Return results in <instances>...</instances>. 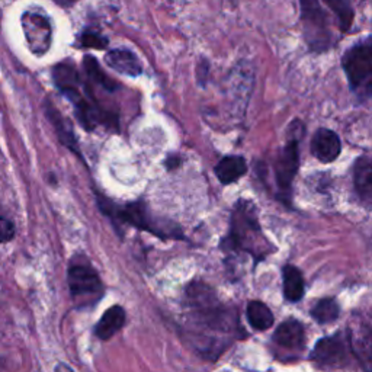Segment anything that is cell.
Here are the masks:
<instances>
[{
	"mask_svg": "<svg viewBox=\"0 0 372 372\" xmlns=\"http://www.w3.org/2000/svg\"><path fill=\"white\" fill-rule=\"evenodd\" d=\"M339 304L333 298H324L317 301V304L312 310V316L322 324L334 322L339 317Z\"/></svg>",
	"mask_w": 372,
	"mask_h": 372,
	"instance_id": "ffe728a7",
	"label": "cell"
},
{
	"mask_svg": "<svg viewBox=\"0 0 372 372\" xmlns=\"http://www.w3.org/2000/svg\"><path fill=\"white\" fill-rule=\"evenodd\" d=\"M15 237V224L5 219V217H0V243H8Z\"/></svg>",
	"mask_w": 372,
	"mask_h": 372,
	"instance_id": "603a6c76",
	"label": "cell"
},
{
	"mask_svg": "<svg viewBox=\"0 0 372 372\" xmlns=\"http://www.w3.org/2000/svg\"><path fill=\"white\" fill-rule=\"evenodd\" d=\"M247 170L246 160L240 156H227L215 168V175L221 183L229 185L241 177Z\"/></svg>",
	"mask_w": 372,
	"mask_h": 372,
	"instance_id": "9a60e30c",
	"label": "cell"
},
{
	"mask_svg": "<svg viewBox=\"0 0 372 372\" xmlns=\"http://www.w3.org/2000/svg\"><path fill=\"white\" fill-rule=\"evenodd\" d=\"M247 319L253 329L268 330L273 324V314L269 307L261 301H252L247 305Z\"/></svg>",
	"mask_w": 372,
	"mask_h": 372,
	"instance_id": "ac0fdd59",
	"label": "cell"
},
{
	"mask_svg": "<svg viewBox=\"0 0 372 372\" xmlns=\"http://www.w3.org/2000/svg\"><path fill=\"white\" fill-rule=\"evenodd\" d=\"M355 190L362 204L372 209V160L359 158L354 169Z\"/></svg>",
	"mask_w": 372,
	"mask_h": 372,
	"instance_id": "7c38bea8",
	"label": "cell"
},
{
	"mask_svg": "<svg viewBox=\"0 0 372 372\" xmlns=\"http://www.w3.org/2000/svg\"><path fill=\"white\" fill-rule=\"evenodd\" d=\"M166 163H168V168H169V169H173V168L179 166V163H180V159H169Z\"/></svg>",
	"mask_w": 372,
	"mask_h": 372,
	"instance_id": "484cf974",
	"label": "cell"
},
{
	"mask_svg": "<svg viewBox=\"0 0 372 372\" xmlns=\"http://www.w3.org/2000/svg\"><path fill=\"white\" fill-rule=\"evenodd\" d=\"M106 65L115 72L130 77H137L143 73V67L137 55L130 50H112L105 55Z\"/></svg>",
	"mask_w": 372,
	"mask_h": 372,
	"instance_id": "8fae6325",
	"label": "cell"
},
{
	"mask_svg": "<svg viewBox=\"0 0 372 372\" xmlns=\"http://www.w3.org/2000/svg\"><path fill=\"white\" fill-rule=\"evenodd\" d=\"M98 204H99L101 211L105 215H108L109 219H112L114 221L126 223V224L133 226L136 229L150 231V233L156 234L162 239H168V237L169 239H179V237H182L179 229L165 227L162 221L153 219V215L148 212L147 207L143 202H133V204L119 207V205L111 202L108 198L99 197Z\"/></svg>",
	"mask_w": 372,
	"mask_h": 372,
	"instance_id": "7a4b0ae2",
	"label": "cell"
},
{
	"mask_svg": "<svg viewBox=\"0 0 372 372\" xmlns=\"http://www.w3.org/2000/svg\"><path fill=\"white\" fill-rule=\"evenodd\" d=\"M79 43L83 48H97L104 50L108 45V40L98 33H84L79 37Z\"/></svg>",
	"mask_w": 372,
	"mask_h": 372,
	"instance_id": "7402d4cb",
	"label": "cell"
},
{
	"mask_svg": "<svg viewBox=\"0 0 372 372\" xmlns=\"http://www.w3.org/2000/svg\"><path fill=\"white\" fill-rule=\"evenodd\" d=\"M340 150H342V143H340L336 133L327 128L317 130L312 140V151L320 162H334L339 158Z\"/></svg>",
	"mask_w": 372,
	"mask_h": 372,
	"instance_id": "9c48e42d",
	"label": "cell"
},
{
	"mask_svg": "<svg viewBox=\"0 0 372 372\" xmlns=\"http://www.w3.org/2000/svg\"><path fill=\"white\" fill-rule=\"evenodd\" d=\"M323 2L334 12V15L339 19L340 31L348 33L354 23L355 11L352 8L351 0H323Z\"/></svg>",
	"mask_w": 372,
	"mask_h": 372,
	"instance_id": "d6986e66",
	"label": "cell"
},
{
	"mask_svg": "<svg viewBox=\"0 0 372 372\" xmlns=\"http://www.w3.org/2000/svg\"><path fill=\"white\" fill-rule=\"evenodd\" d=\"M273 342L287 351H301L305 342L304 326L294 319L281 323L273 333Z\"/></svg>",
	"mask_w": 372,
	"mask_h": 372,
	"instance_id": "30bf717a",
	"label": "cell"
},
{
	"mask_svg": "<svg viewBox=\"0 0 372 372\" xmlns=\"http://www.w3.org/2000/svg\"><path fill=\"white\" fill-rule=\"evenodd\" d=\"M348 355L349 351L346 346V339L337 333L319 340L316 348L313 349L312 359L322 366L342 368L348 362Z\"/></svg>",
	"mask_w": 372,
	"mask_h": 372,
	"instance_id": "52a82bcc",
	"label": "cell"
},
{
	"mask_svg": "<svg viewBox=\"0 0 372 372\" xmlns=\"http://www.w3.org/2000/svg\"><path fill=\"white\" fill-rule=\"evenodd\" d=\"M67 281L73 298H84L89 295H101L104 285L98 272L89 263L73 262L67 270Z\"/></svg>",
	"mask_w": 372,
	"mask_h": 372,
	"instance_id": "8992f818",
	"label": "cell"
},
{
	"mask_svg": "<svg viewBox=\"0 0 372 372\" xmlns=\"http://www.w3.org/2000/svg\"><path fill=\"white\" fill-rule=\"evenodd\" d=\"M284 273V295L288 301L297 302L304 295V281L298 268L287 265L283 270Z\"/></svg>",
	"mask_w": 372,
	"mask_h": 372,
	"instance_id": "2e32d148",
	"label": "cell"
},
{
	"mask_svg": "<svg viewBox=\"0 0 372 372\" xmlns=\"http://www.w3.org/2000/svg\"><path fill=\"white\" fill-rule=\"evenodd\" d=\"M21 21L31 53L35 55H44L50 50L53 40V28L48 16L40 11L31 9L22 15Z\"/></svg>",
	"mask_w": 372,
	"mask_h": 372,
	"instance_id": "5b68a950",
	"label": "cell"
},
{
	"mask_svg": "<svg viewBox=\"0 0 372 372\" xmlns=\"http://www.w3.org/2000/svg\"><path fill=\"white\" fill-rule=\"evenodd\" d=\"M304 37L313 51H326L332 45L329 19L319 0H300Z\"/></svg>",
	"mask_w": 372,
	"mask_h": 372,
	"instance_id": "277c9868",
	"label": "cell"
},
{
	"mask_svg": "<svg viewBox=\"0 0 372 372\" xmlns=\"http://www.w3.org/2000/svg\"><path fill=\"white\" fill-rule=\"evenodd\" d=\"M54 2L61 5V6H72L73 4L77 2V0H54Z\"/></svg>",
	"mask_w": 372,
	"mask_h": 372,
	"instance_id": "d4e9b609",
	"label": "cell"
},
{
	"mask_svg": "<svg viewBox=\"0 0 372 372\" xmlns=\"http://www.w3.org/2000/svg\"><path fill=\"white\" fill-rule=\"evenodd\" d=\"M361 348H362L363 356L369 362H372V323H369L368 327H365L363 337L361 339Z\"/></svg>",
	"mask_w": 372,
	"mask_h": 372,
	"instance_id": "cb8c5ba5",
	"label": "cell"
},
{
	"mask_svg": "<svg viewBox=\"0 0 372 372\" xmlns=\"http://www.w3.org/2000/svg\"><path fill=\"white\" fill-rule=\"evenodd\" d=\"M45 115L48 116L50 122L53 124V127L55 128L58 140L63 143L67 148L79 154V144H77L75 131L72 128V124L63 116V114L53 106L51 102H45Z\"/></svg>",
	"mask_w": 372,
	"mask_h": 372,
	"instance_id": "4fadbf2b",
	"label": "cell"
},
{
	"mask_svg": "<svg viewBox=\"0 0 372 372\" xmlns=\"http://www.w3.org/2000/svg\"><path fill=\"white\" fill-rule=\"evenodd\" d=\"M124 324H126V310L119 305H114L106 310L102 319L98 322L95 334L101 340H109L116 332L122 329Z\"/></svg>",
	"mask_w": 372,
	"mask_h": 372,
	"instance_id": "5bb4252c",
	"label": "cell"
},
{
	"mask_svg": "<svg viewBox=\"0 0 372 372\" xmlns=\"http://www.w3.org/2000/svg\"><path fill=\"white\" fill-rule=\"evenodd\" d=\"M229 243L236 251L249 253L258 261L273 252L272 244L259 226L256 208L251 201L241 199L236 204L231 215Z\"/></svg>",
	"mask_w": 372,
	"mask_h": 372,
	"instance_id": "6da1fadb",
	"label": "cell"
},
{
	"mask_svg": "<svg viewBox=\"0 0 372 372\" xmlns=\"http://www.w3.org/2000/svg\"><path fill=\"white\" fill-rule=\"evenodd\" d=\"M53 77H54L57 87L61 90L63 95L66 92H70L82 86L77 70L72 65H67V63H61L55 66L53 70Z\"/></svg>",
	"mask_w": 372,
	"mask_h": 372,
	"instance_id": "e0dca14e",
	"label": "cell"
},
{
	"mask_svg": "<svg viewBox=\"0 0 372 372\" xmlns=\"http://www.w3.org/2000/svg\"><path fill=\"white\" fill-rule=\"evenodd\" d=\"M342 66L351 89L362 98L372 97V43L363 41L351 47L344 58Z\"/></svg>",
	"mask_w": 372,
	"mask_h": 372,
	"instance_id": "3957f363",
	"label": "cell"
},
{
	"mask_svg": "<svg viewBox=\"0 0 372 372\" xmlns=\"http://www.w3.org/2000/svg\"><path fill=\"white\" fill-rule=\"evenodd\" d=\"M300 163V151H298V140H291L284 150L279 154L275 163V179L276 186L281 194H287L291 190L292 180L297 175Z\"/></svg>",
	"mask_w": 372,
	"mask_h": 372,
	"instance_id": "ba28073f",
	"label": "cell"
},
{
	"mask_svg": "<svg viewBox=\"0 0 372 372\" xmlns=\"http://www.w3.org/2000/svg\"><path fill=\"white\" fill-rule=\"evenodd\" d=\"M84 70H86V73H87V76H89V79H90L92 82H95L97 84L102 86L105 90L114 92V90L116 89L115 82L111 80V79L102 72V69H101L98 61H97L95 58H93V57H90V55L84 57Z\"/></svg>",
	"mask_w": 372,
	"mask_h": 372,
	"instance_id": "44dd1931",
	"label": "cell"
}]
</instances>
